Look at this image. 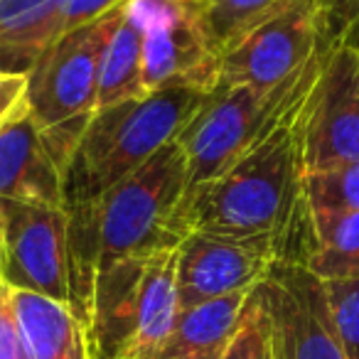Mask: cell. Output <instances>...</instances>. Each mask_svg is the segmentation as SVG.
<instances>
[{
  "label": "cell",
  "instance_id": "6da1fadb",
  "mask_svg": "<svg viewBox=\"0 0 359 359\" xmlns=\"http://www.w3.org/2000/svg\"><path fill=\"white\" fill-rule=\"evenodd\" d=\"M313 89L300 96L278 126L226 172L185 192L175 215V231L231 239H271L290 261L305 229L303 128Z\"/></svg>",
  "mask_w": 359,
  "mask_h": 359
},
{
  "label": "cell",
  "instance_id": "7a4b0ae2",
  "mask_svg": "<svg viewBox=\"0 0 359 359\" xmlns=\"http://www.w3.org/2000/svg\"><path fill=\"white\" fill-rule=\"evenodd\" d=\"M207 91L168 86L91 114L62 170L65 207L96 202L190 123Z\"/></svg>",
  "mask_w": 359,
  "mask_h": 359
},
{
  "label": "cell",
  "instance_id": "3957f363",
  "mask_svg": "<svg viewBox=\"0 0 359 359\" xmlns=\"http://www.w3.org/2000/svg\"><path fill=\"white\" fill-rule=\"evenodd\" d=\"M330 45L332 42L323 37L320 47L300 67L298 74L276 89L226 86L207 91L197 114L175 138L185 155V192L226 172L283 121L290 106L315 86Z\"/></svg>",
  "mask_w": 359,
  "mask_h": 359
},
{
  "label": "cell",
  "instance_id": "277c9868",
  "mask_svg": "<svg viewBox=\"0 0 359 359\" xmlns=\"http://www.w3.org/2000/svg\"><path fill=\"white\" fill-rule=\"evenodd\" d=\"M187 190L185 155L177 140L106 192L99 205V271L123 259H143L180 246L175 215Z\"/></svg>",
  "mask_w": 359,
  "mask_h": 359
},
{
  "label": "cell",
  "instance_id": "5b68a950",
  "mask_svg": "<svg viewBox=\"0 0 359 359\" xmlns=\"http://www.w3.org/2000/svg\"><path fill=\"white\" fill-rule=\"evenodd\" d=\"M123 8L62 35L27 74V114L40 130L60 128L96 111L101 60Z\"/></svg>",
  "mask_w": 359,
  "mask_h": 359
},
{
  "label": "cell",
  "instance_id": "8992f818",
  "mask_svg": "<svg viewBox=\"0 0 359 359\" xmlns=\"http://www.w3.org/2000/svg\"><path fill=\"white\" fill-rule=\"evenodd\" d=\"M323 42V20L315 0H280L244 30L217 62L215 89L259 86L276 89L298 74Z\"/></svg>",
  "mask_w": 359,
  "mask_h": 359
},
{
  "label": "cell",
  "instance_id": "52a82bcc",
  "mask_svg": "<svg viewBox=\"0 0 359 359\" xmlns=\"http://www.w3.org/2000/svg\"><path fill=\"white\" fill-rule=\"evenodd\" d=\"M0 278L69 303L65 207L0 200Z\"/></svg>",
  "mask_w": 359,
  "mask_h": 359
},
{
  "label": "cell",
  "instance_id": "ba28073f",
  "mask_svg": "<svg viewBox=\"0 0 359 359\" xmlns=\"http://www.w3.org/2000/svg\"><path fill=\"white\" fill-rule=\"evenodd\" d=\"M359 163V50L330 45L308 99L303 128L305 172Z\"/></svg>",
  "mask_w": 359,
  "mask_h": 359
},
{
  "label": "cell",
  "instance_id": "9c48e42d",
  "mask_svg": "<svg viewBox=\"0 0 359 359\" xmlns=\"http://www.w3.org/2000/svg\"><path fill=\"white\" fill-rule=\"evenodd\" d=\"M145 22L143 94L168 86L212 91L219 57L207 42L187 0H135Z\"/></svg>",
  "mask_w": 359,
  "mask_h": 359
},
{
  "label": "cell",
  "instance_id": "30bf717a",
  "mask_svg": "<svg viewBox=\"0 0 359 359\" xmlns=\"http://www.w3.org/2000/svg\"><path fill=\"white\" fill-rule=\"evenodd\" d=\"M271 325L276 359H344L323 280L293 261H276L256 285Z\"/></svg>",
  "mask_w": 359,
  "mask_h": 359
},
{
  "label": "cell",
  "instance_id": "8fae6325",
  "mask_svg": "<svg viewBox=\"0 0 359 359\" xmlns=\"http://www.w3.org/2000/svg\"><path fill=\"white\" fill-rule=\"evenodd\" d=\"M280 259L271 239H231V236L192 231L177 246L180 313L241 290H254Z\"/></svg>",
  "mask_w": 359,
  "mask_h": 359
},
{
  "label": "cell",
  "instance_id": "7c38bea8",
  "mask_svg": "<svg viewBox=\"0 0 359 359\" xmlns=\"http://www.w3.org/2000/svg\"><path fill=\"white\" fill-rule=\"evenodd\" d=\"M0 200L65 207L62 165L30 114L0 133Z\"/></svg>",
  "mask_w": 359,
  "mask_h": 359
},
{
  "label": "cell",
  "instance_id": "4fadbf2b",
  "mask_svg": "<svg viewBox=\"0 0 359 359\" xmlns=\"http://www.w3.org/2000/svg\"><path fill=\"white\" fill-rule=\"evenodd\" d=\"M180 318L177 246L148 256L135 295L133 320L114 359H155L168 344Z\"/></svg>",
  "mask_w": 359,
  "mask_h": 359
},
{
  "label": "cell",
  "instance_id": "5bb4252c",
  "mask_svg": "<svg viewBox=\"0 0 359 359\" xmlns=\"http://www.w3.org/2000/svg\"><path fill=\"white\" fill-rule=\"evenodd\" d=\"M18 330L30 359H94L91 332L69 303L11 288Z\"/></svg>",
  "mask_w": 359,
  "mask_h": 359
},
{
  "label": "cell",
  "instance_id": "9a60e30c",
  "mask_svg": "<svg viewBox=\"0 0 359 359\" xmlns=\"http://www.w3.org/2000/svg\"><path fill=\"white\" fill-rule=\"evenodd\" d=\"M65 0H0V74L27 76L62 37Z\"/></svg>",
  "mask_w": 359,
  "mask_h": 359
},
{
  "label": "cell",
  "instance_id": "2e32d148",
  "mask_svg": "<svg viewBox=\"0 0 359 359\" xmlns=\"http://www.w3.org/2000/svg\"><path fill=\"white\" fill-rule=\"evenodd\" d=\"M251 293L254 290H241L182 310L168 344L155 359H222L239 330Z\"/></svg>",
  "mask_w": 359,
  "mask_h": 359
},
{
  "label": "cell",
  "instance_id": "e0dca14e",
  "mask_svg": "<svg viewBox=\"0 0 359 359\" xmlns=\"http://www.w3.org/2000/svg\"><path fill=\"white\" fill-rule=\"evenodd\" d=\"M298 264L320 280L357 278L359 212H347V215H315V212H308V224H305Z\"/></svg>",
  "mask_w": 359,
  "mask_h": 359
},
{
  "label": "cell",
  "instance_id": "ac0fdd59",
  "mask_svg": "<svg viewBox=\"0 0 359 359\" xmlns=\"http://www.w3.org/2000/svg\"><path fill=\"white\" fill-rule=\"evenodd\" d=\"M143 47H145V22L135 0L126 3L121 20L106 45L99 72V91L96 109L118 104L126 99L143 96Z\"/></svg>",
  "mask_w": 359,
  "mask_h": 359
},
{
  "label": "cell",
  "instance_id": "d6986e66",
  "mask_svg": "<svg viewBox=\"0 0 359 359\" xmlns=\"http://www.w3.org/2000/svg\"><path fill=\"white\" fill-rule=\"evenodd\" d=\"M278 3L280 0H192L190 6L210 47L219 57L224 47H229L241 32L249 30Z\"/></svg>",
  "mask_w": 359,
  "mask_h": 359
},
{
  "label": "cell",
  "instance_id": "ffe728a7",
  "mask_svg": "<svg viewBox=\"0 0 359 359\" xmlns=\"http://www.w3.org/2000/svg\"><path fill=\"white\" fill-rule=\"evenodd\" d=\"M305 210L315 215L359 212V163L313 170L303 175Z\"/></svg>",
  "mask_w": 359,
  "mask_h": 359
},
{
  "label": "cell",
  "instance_id": "44dd1931",
  "mask_svg": "<svg viewBox=\"0 0 359 359\" xmlns=\"http://www.w3.org/2000/svg\"><path fill=\"white\" fill-rule=\"evenodd\" d=\"M222 359H276L273 325H271L269 310L256 288L246 300L239 330L231 337Z\"/></svg>",
  "mask_w": 359,
  "mask_h": 359
},
{
  "label": "cell",
  "instance_id": "7402d4cb",
  "mask_svg": "<svg viewBox=\"0 0 359 359\" xmlns=\"http://www.w3.org/2000/svg\"><path fill=\"white\" fill-rule=\"evenodd\" d=\"M323 290L344 359H359V276L323 280Z\"/></svg>",
  "mask_w": 359,
  "mask_h": 359
},
{
  "label": "cell",
  "instance_id": "603a6c76",
  "mask_svg": "<svg viewBox=\"0 0 359 359\" xmlns=\"http://www.w3.org/2000/svg\"><path fill=\"white\" fill-rule=\"evenodd\" d=\"M327 42H344L359 32V0H315Z\"/></svg>",
  "mask_w": 359,
  "mask_h": 359
},
{
  "label": "cell",
  "instance_id": "cb8c5ba5",
  "mask_svg": "<svg viewBox=\"0 0 359 359\" xmlns=\"http://www.w3.org/2000/svg\"><path fill=\"white\" fill-rule=\"evenodd\" d=\"M0 359H30L18 330L11 285L0 278Z\"/></svg>",
  "mask_w": 359,
  "mask_h": 359
},
{
  "label": "cell",
  "instance_id": "d4e9b609",
  "mask_svg": "<svg viewBox=\"0 0 359 359\" xmlns=\"http://www.w3.org/2000/svg\"><path fill=\"white\" fill-rule=\"evenodd\" d=\"M126 3H130V0H65V6H62V35L109 15Z\"/></svg>",
  "mask_w": 359,
  "mask_h": 359
},
{
  "label": "cell",
  "instance_id": "484cf974",
  "mask_svg": "<svg viewBox=\"0 0 359 359\" xmlns=\"http://www.w3.org/2000/svg\"><path fill=\"white\" fill-rule=\"evenodd\" d=\"M27 114V76L0 74V133Z\"/></svg>",
  "mask_w": 359,
  "mask_h": 359
},
{
  "label": "cell",
  "instance_id": "4316f807",
  "mask_svg": "<svg viewBox=\"0 0 359 359\" xmlns=\"http://www.w3.org/2000/svg\"><path fill=\"white\" fill-rule=\"evenodd\" d=\"M344 45H352V47H357V50H359V32L354 37H349V40H344Z\"/></svg>",
  "mask_w": 359,
  "mask_h": 359
},
{
  "label": "cell",
  "instance_id": "83f0119b",
  "mask_svg": "<svg viewBox=\"0 0 359 359\" xmlns=\"http://www.w3.org/2000/svg\"><path fill=\"white\" fill-rule=\"evenodd\" d=\"M187 3H192V0H187Z\"/></svg>",
  "mask_w": 359,
  "mask_h": 359
}]
</instances>
